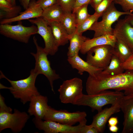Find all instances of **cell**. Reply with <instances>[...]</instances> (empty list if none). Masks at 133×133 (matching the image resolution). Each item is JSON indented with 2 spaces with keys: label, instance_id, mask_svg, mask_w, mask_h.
I'll list each match as a JSON object with an SVG mask.
<instances>
[{
  "label": "cell",
  "instance_id": "cell-1",
  "mask_svg": "<svg viewBox=\"0 0 133 133\" xmlns=\"http://www.w3.org/2000/svg\"><path fill=\"white\" fill-rule=\"evenodd\" d=\"M125 70L122 74L115 75H102L100 73V71L94 76L89 75L86 84L87 94H96L103 90L114 89L124 91V95L133 94V70Z\"/></svg>",
  "mask_w": 133,
  "mask_h": 133
},
{
  "label": "cell",
  "instance_id": "cell-2",
  "mask_svg": "<svg viewBox=\"0 0 133 133\" xmlns=\"http://www.w3.org/2000/svg\"><path fill=\"white\" fill-rule=\"evenodd\" d=\"M38 75L33 69L30 71L29 76L26 78L13 81L7 78L0 71V79L5 78L10 83L11 85L10 87H7L0 83V89H9L15 98L19 99L24 104L30 101L33 96L40 94L35 85Z\"/></svg>",
  "mask_w": 133,
  "mask_h": 133
},
{
  "label": "cell",
  "instance_id": "cell-3",
  "mask_svg": "<svg viewBox=\"0 0 133 133\" xmlns=\"http://www.w3.org/2000/svg\"><path fill=\"white\" fill-rule=\"evenodd\" d=\"M124 95V93L121 91L108 90L94 94H83L75 105L89 106L92 111L97 110L99 112L102 110V107L106 105H113L120 102Z\"/></svg>",
  "mask_w": 133,
  "mask_h": 133
},
{
  "label": "cell",
  "instance_id": "cell-4",
  "mask_svg": "<svg viewBox=\"0 0 133 133\" xmlns=\"http://www.w3.org/2000/svg\"><path fill=\"white\" fill-rule=\"evenodd\" d=\"M33 40L36 51V53H30L35 60V66L33 69L38 75L42 74L46 77L49 81L52 91L55 93L53 82L60 79V77L56 73L55 71L51 68L50 62L47 57L48 55L44 48L38 45L35 36L33 38Z\"/></svg>",
  "mask_w": 133,
  "mask_h": 133
},
{
  "label": "cell",
  "instance_id": "cell-5",
  "mask_svg": "<svg viewBox=\"0 0 133 133\" xmlns=\"http://www.w3.org/2000/svg\"><path fill=\"white\" fill-rule=\"evenodd\" d=\"M113 2L101 16L102 20L96 22L89 29L94 32L93 38L105 34L113 35L112 24L122 16L132 13L118 11Z\"/></svg>",
  "mask_w": 133,
  "mask_h": 133
},
{
  "label": "cell",
  "instance_id": "cell-6",
  "mask_svg": "<svg viewBox=\"0 0 133 133\" xmlns=\"http://www.w3.org/2000/svg\"><path fill=\"white\" fill-rule=\"evenodd\" d=\"M18 22V24L15 25L9 24H0V33L7 37L27 43L32 35L37 34V27L34 24L25 26L22 25L21 21Z\"/></svg>",
  "mask_w": 133,
  "mask_h": 133
},
{
  "label": "cell",
  "instance_id": "cell-7",
  "mask_svg": "<svg viewBox=\"0 0 133 133\" xmlns=\"http://www.w3.org/2000/svg\"><path fill=\"white\" fill-rule=\"evenodd\" d=\"M12 111L0 109V132L9 128L13 133L19 132L29 118V116L25 112H21L16 109L13 113Z\"/></svg>",
  "mask_w": 133,
  "mask_h": 133
},
{
  "label": "cell",
  "instance_id": "cell-8",
  "mask_svg": "<svg viewBox=\"0 0 133 133\" xmlns=\"http://www.w3.org/2000/svg\"><path fill=\"white\" fill-rule=\"evenodd\" d=\"M83 81L79 78L75 77L64 81L58 90L61 102L75 105L83 94Z\"/></svg>",
  "mask_w": 133,
  "mask_h": 133
},
{
  "label": "cell",
  "instance_id": "cell-9",
  "mask_svg": "<svg viewBox=\"0 0 133 133\" xmlns=\"http://www.w3.org/2000/svg\"><path fill=\"white\" fill-rule=\"evenodd\" d=\"M86 116L84 112H70L66 110H56L49 106L43 119L73 126L77 122L87 121Z\"/></svg>",
  "mask_w": 133,
  "mask_h": 133
},
{
  "label": "cell",
  "instance_id": "cell-10",
  "mask_svg": "<svg viewBox=\"0 0 133 133\" xmlns=\"http://www.w3.org/2000/svg\"><path fill=\"white\" fill-rule=\"evenodd\" d=\"M113 51V47L108 45L93 47L87 52L86 61L96 67L104 69L110 62Z\"/></svg>",
  "mask_w": 133,
  "mask_h": 133
},
{
  "label": "cell",
  "instance_id": "cell-11",
  "mask_svg": "<svg viewBox=\"0 0 133 133\" xmlns=\"http://www.w3.org/2000/svg\"><path fill=\"white\" fill-rule=\"evenodd\" d=\"M28 20L37 27V34H39L44 40L45 44L44 48L48 54L51 55H55L58 51L59 47L56 43L48 22L42 17Z\"/></svg>",
  "mask_w": 133,
  "mask_h": 133
},
{
  "label": "cell",
  "instance_id": "cell-12",
  "mask_svg": "<svg viewBox=\"0 0 133 133\" xmlns=\"http://www.w3.org/2000/svg\"><path fill=\"white\" fill-rule=\"evenodd\" d=\"M33 121L37 128L46 133H80L82 127L86 124L87 122H80L78 125L73 126L52 121H44L35 117Z\"/></svg>",
  "mask_w": 133,
  "mask_h": 133
},
{
  "label": "cell",
  "instance_id": "cell-13",
  "mask_svg": "<svg viewBox=\"0 0 133 133\" xmlns=\"http://www.w3.org/2000/svg\"><path fill=\"white\" fill-rule=\"evenodd\" d=\"M124 115L122 133L133 132V94L124 95L120 103Z\"/></svg>",
  "mask_w": 133,
  "mask_h": 133
},
{
  "label": "cell",
  "instance_id": "cell-14",
  "mask_svg": "<svg viewBox=\"0 0 133 133\" xmlns=\"http://www.w3.org/2000/svg\"><path fill=\"white\" fill-rule=\"evenodd\" d=\"M120 101L112 105L109 108L102 109L93 116L91 125L96 128L99 133H102L104 132L106 123L110 116L120 111Z\"/></svg>",
  "mask_w": 133,
  "mask_h": 133
},
{
  "label": "cell",
  "instance_id": "cell-15",
  "mask_svg": "<svg viewBox=\"0 0 133 133\" xmlns=\"http://www.w3.org/2000/svg\"><path fill=\"white\" fill-rule=\"evenodd\" d=\"M43 11V10L37 3L35 0H31L28 7L24 11L21 12L19 15L15 17L1 20L0 24H9L15 22L41 17Z\"/></svg>",
  "mask_w": 133,
  "mask_h": 133
},
{
  "label": "cell",
  "instance_id": "cell-16",
  "mask_svg": "<svg viewBox=\"0 0 133 133\" xmlns=\"http://www.w3.org/2000/svg\"><path fill=\"white\" fill-rule=\"evenodd\" d=\"M113 35L126 43L133 53V27L125 18L117 21L114 29Z\"/></svg>",
  "mask_w": 133,
  "mask_h": 133
},
{
  "label": "cell",
  "instance_id": "cell-17",
  "mask_svg": "<svg viewBox=\"0 0 133 133\" xmlns=\"http://www.w3.org/2000/svg\"><path fill=\"white\" fill-rule=\"evenodd\" d=\"M30 101L28 111L29 114L36 118L43 119L49 106L47 97L40 94L33 97Z\"/></svg>",
  "mask_w": 133,
  "mask_h": 133
},
{
  "label": "cell",
  "instance_id": "cell-18",
  "mask_svg": "<svg viewBox=\"0 0 133 133\" xmlns=\"http://www.w3.org/2000/svg\"><path fill=\"white\" fill-rule=\"evenodd\" d=\"M116 41L114 35L105 34L86 40L83 43L80 50L81 53L83 54L87 53L92 48L98 46L108 45L114 47Z\"/></svg>",
  "mask_w": 133,
  "mask_h": 133
},
{
  "label": "cell",
  "instance_id": "cell-19",
  "mask_svg": "<svg viewBox=\"0 0 133 133\" xmlns=\"http://www.w3.org/2000/svg\"><path fill=\"white\" fill-rule=\"evenodd\" d=\"M67 60L72 67L78 71V73L83 75L84 72H86L89 75H94L98 72L103 69L96 67L91 65L86 61H85L80 57L79 54L68 57Z\"/></svg>",
  "mask_w": 133,
  "mask_h": 133
},
{
  "label": "cell",
  "instance_id": "cell-20",
  "mask_svg": "<svg viewBox=\"0 0 133 133\" xmlns=\"http://www.w3.org/2000/svg\"><path fill=\"white\" fill-rule=\"evenodd\" d=\"M50 26L57 46H64L68 43L69 35L60 22H48Z\"/></svg>",
  "mask_w": 133,
  "mask_h": 133
},
{
  "label": "cell",
  "instance_id": "cell-21",
  "mask_svg": "<svg viewBox=\"0 0 133 133\" xmlns=\"http://www.w3.org/2000/svg\"><path fill=\"white\" fill-rule=\"evenodd\" d=\"M76 31L69 35V45L67 53L68 57H71L79 54L84 43L89 38L82 35Z\"/></svg>",
  "mask_w": 133,
  "mask_h": 133
},
{
  "label": "cell",
  "instance_id": "cell-22",
  "mask_svg": "<svg viewBox=\"0 0 133 133\" xmlns=\"http://www.w3.org/2000/svg\"><path fill=\"white\" fill-rule=\"evenodd\" d=\"M116 37V41L115 47H113V54L117 56L122 63L133 53L131 48L126 43L119 38Z\"/></svg>",
  "mask_w": 133,
  "mask_h": 133
},
{
  "label": "cell",
  "instance_id": "cell-23",
  "mask_svg": "<svg viewBox=\"0 0 133 133\" xmlns=\"http://www.w3.org/2000/svg\"><path fill=\"white\" fill-rule=\"evenodd\" d=\"M64 12L57 3L43 10L42 16L48 22H60Z\"/></svg>",
  "mask_w": 133,
  "mask_h": 133
},
{
  "label": "cell",
  "instance_id": "cell-24",
  "mask_svg": "<svg viewBox=\"0 0 133 133\" xmlns=\"http://www.w3.org/2000/svg\"><path fill=\"white\" fill-rule=\"evenodd\" d=\"M119 58L113 54L109 65L100 73L104 75H115L123 73L125 70L122 67V63Z\"/></svg>",
  "mask_w": 133,
  "mask_h": 133
},
{
  "label": "cell",
  "instance_id": "cell-25",
  "mask_svg": "<svg viewBox=\"0 0 133 133\" xmlns=\"http://www.w3.org/2000/svg\"><path fill=\"white\" fill-rule=\"evenodd\" d=\"M60 22L69 35L76 31L77 25L72 13H64Z\"/></svg>",
  "mask_w": 133,
  "mask_h": 133
},
{
  "label": "cell",
  "instance_id": "cell-26",
  "mask_svg": "<svg viewBox=\"0 0 133 133\" xmlns=\"http://www.w3.org/2000/svg\"><path fill=\"white\" fill-rule=\"evenodd\" d=\"M100 17L96 13H95L90 16L81 23L77 26L76 31L79 33L82 34L83 33L89 30L92 25L98 21Z\"/></svg>",
  "mask_w": 133,
  "mask_h": 133
},
{
  "label": "cell",
  "instance_id": "cell-27",
  "mask_svg": "<svg viewBox=\"0 0 133 133\" xmlns=\"http://www.w3.org/2000/svg\"><path fill=\"white\" fill-rule=\"evenodd\" d=\"M0 19H10L15 17L21 12L20 6L16 5L7 8L0 9Z\"/></svg>",
  "mask_w": 133,
  "mask_h": 133
},
{
  "label": "cell",
  "instance_id": "cell-28",
  "mask_svg": "<svg viewBox=\"0 0 133 133\" xmlns=\"http://www.w3.org/2000/svg\"><path fill=\"white\" fill-rule=\"evenodd\" d=\"M88 4L83 5L72 11L77 26L81 23L90 15L88 12Z\"/></svg>",
  "mask_w": 133,
  "mask_h": 133
},
{
  "label": "cell",
  "instance_id": "cell-29",
  "mask_svg": "<svg viewBox=\"0 0 133 133\" xmlns=\"http://www.w3.org/2000/svg\"><path fill=\"white\" fill-rule=\"evenodd\" d=\"M57 3L61 7L64 13L72 12L76 0H57Z\"/></svg>",
  "mask_w": 133,
  "mask_h": 133
},
{
  "label": "cell",
  "instance_id": "cell-30",
  "mask_svg": "<svg viewBox=\"0 0 133 133\" xmlns=\"http://www.w3.org/2000/svg\"><path fill=\"white\" fill-rule=\"evenodd\" d=\"M113 2L120 5L124 12H133V0H114Z\"/></svg>",
  "mask_w": 133,
  "mask_h": 133
},
{
  "label": "cell",
  "instance_id": "cell-31",
  "mask_svg": "<svg viewBox=\"0 0 133 133\" xmlns=\"http://www.w3.org/2000/svg\"><path fill=\"white\" fill-rule=\"evenodd\" d=\"M114 0H103L94 9L95 13L101 17Z\"/></svg>",
  "mask_w": 133,
  "mask_h": 133
},
{
  "label": "cell",
  "instance_id": "cell-32",
  "mask_svg": "<svg viewBox=\"0 0 133 133\" xmlns=\"http://www.w3.org/2000/svg\"><path fill=\"white\" fill-rule=\"evenodd\" d=\"M36 1L43 10L57 3V0H37Z\"/></svg>",
  "mask_w": 133,
  "mask_h": 133
},
{
  "label": "cell",
  "instance_id": "cell-33",
  "mask_svg": "<svg viewBox=\"0 0 133 133\" xmlns=\"http://www.w3.org/2000/svg\"><path fill=\"white\" fill-rule=\"evenodd\" d=\"M121 66L125 70H133V54L126 61L122 63Z\"/></svg>",
  "mask_w": 133,
  "mask_h": 133
},
{
  "label": "cell",
  "instance_id": "cell-34",
  "mask_svg": "<svg viewBox=\"0 0 133 133\" xmlns=\"http://www.w3.org/2000/svg\"><path fill=\"white\" fill-rule=\"evenodd\" d=\"M99 133L98 130L95 127L90 125L85 124L81 128L80 133Z\"/></svg>",
  "mask_w": 133,
  "mask_h": 133
},
{
  "label": "cell",
  "instance_id": "cell-35",
  "mask_svg": "<svg viewBox=\"0 0 133 133\" xmlns=\"http://www.w3.org/2000/svg\"><path fill=\"white\" fill-rule=\"evenodd\" d=\"M91 0H76L73 10L74 11L80 7L85 4H90Z\"/></svg>",
  "mask_w": 133,
  "mask_h": 133
},
{
  "label": "cell",
  "instance_id": "cell-36",
  "mask_svg": "<svg viewBox=\"0 0 133 133\" xmlns=\"http://www.w3.org/2000/svg\"><path fill=\"white\" fill-rule=\"evenodd\" d=\"M108 125L109 126L117 125L118 121L117 117H112L110 118L108 120Z\"/></svg>",
  "mask_w": 133,
  "mask_h": 133
},
{
  "label": "cell",
  "instance_id": "cell-37",
  "mask_svg": "<svg viewBox=\"0 0 133 133\" xmlns=\"http://www.w3.org/2000/svg\"><path fill=\"white\" fill-rule=\"evenodd\" d=\"M124 18L133 27V13L126 15Z\"/></svg>",
  "mask_w": 133,
  "mask_h": 133
},
{
  "label": "cell",
  "instance_id": "cell-38",
  "mask_svg": "<svg viewBox=\"0 0 133 133\" xmlns=\"http://www.w3.org/2000/svg\"><path fill=\"white\" fill-rule=\"evenodd\" d=\"M18 0L21 5L25 10L28 7L31 0Z\"/></svg>",
  "mask_w": 133,
  "mask_h": 133
},
{
  "label": "cell",
  "instance_id": "cell-39",
  "mask_svg": "<svg viewBox=\"0 0 133 133\" xmlns=\"http://www.w3.org/2000/svg\"><path fill=\"white\" fill-rule=\"evenodd\" d=\"M103 0H91L90 3L92 7L95 9Z\"/></svg>",
  "mask_w": 133,
  "mask_h": 133
},
{
  "label": "cell",
  "instance_id": "cell-40",
  "mask_svg": "<svg viewBox=\"0 0 133 133\" xmlns=\"http://www.w3.org/2000/svg\"><path fill=\"white\" fill-rule=\"evenodd\" d=\"M118 129V128L117 125L109 126V128L110 131L112 133H117Z\"/></svg>",
  "mask_w": 133,
  "mask_h": 133
},
{
  "label": "cell",
  "instance_id": "cell-41",
  "mask_svg": "<svg viewBox=\"0 0 133 133\" xmlns=\"http://www.w3.org/2000/svg\"><path fill=\"white\" fill-rule=\"evenodd\" d=\"M7 1L12 4L13 5H16V3H15L14 2V0H6Z\"/></svg>",
  "mask_w": 133,
  "mask_h": 133
},
{
  "label": "cell",
  "instance_id": "cell-42",
  "mask_svg": "<svg viewBox=\"0 0 133 133\" xmlns=\"http://www.w3.org/2000/svg\"><path fill=\"white\" fill-rule=\"evenodd\" d=\"M14 0V2L15 3H16V0Z\"/></svg>",
  "mask_w": 133,
  "mask_h": 133
}]
</instances>
